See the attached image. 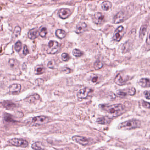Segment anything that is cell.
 Masks as SVG:
<instances>
[{"mask_svg": "<svg viewBox=\"0 0 150 150\" xmlns=\"http://www.w3.org/2000/svg\"><path fill=\"white\" fill-rule=\"evenodd\" d=\"M98 81V77L97 76L93 77L91 79V81L93 83H97Z\"/></svg>", "mask_w": 150, "mask_h": 150, "instance_id": "8d00e7d4", "label": "cell"}, {"mask_svg": "<svg viewBox=\"0 0 150 150\" xmlns=\"http://www.w3.org/2000/svg\"><path fill=\"white\" fill-rule=\"evenodd\" d=\"M92 92V90L88 88H85L80 90L77 94V96L78 98L84 99L87 98L89 93Z\"/></svg>", "mask_w": 150, "mask_h": 150, "instance_id": "9c48e42d", "label": "cell"}, {"mask_svg": "<svg viewBox=\"0 0 150 150\" xmlns=\"http://www.w3.org/2000/svg\"><path fill=\"white\" fill-rule=\"evenodd\" d=\"M40 98V96L39 95L37 94H35L34 95H31L26 98L25 100L30 104H34L36 102H37V101H38Z\"/></svg>", "mask_w": 150, "mask_h": 150, "instance_id": "9a60e30c", "label": "cell"}, {"mask_svg": "<svg viewBox=\"0 0 150 150\" xmlns=\"http://www.w3.org/2000/svg\"><path fill=\"white\" fill-rule=\"evenodd\" d=\"M139 84L143 88L150 87V80L148 79H141L139 81Z\"/></svg>", "mask_w": 150, "mask_h": 150, "instance_id": "ffe728a7", "label": "cell"}, {"mask_svg": "<svg viewBox=\"0 0 150 150\" xmlns=\"http://www.w3.org/2000/svg\"><path fill=\"white\" fill-rule=\"evenodd\" d=\"M124 33V27L123 26H119L115 30L113 37V39L115 41L119 42L122 39Z\"/></svg>", "mask_w": 150, "mask_h": 150, "instance_id": "52a82bcc", "label": "cell"}, {"mask_svg": "<svg viewBox=\"0 0 150 150\" xmlns=\"http://www.w3.org/2000/svg\"><path fill=\"white\" fill-rule=\"evenodd\" d=\"M125 18V15L123 11H120L114 18V23L115 24L121 23L123 22Z\"/></svg>", "mask_w": 150, "mask_h": 150, "instance_id": "5bb4252c", "label": "cell"}, {"mask_svg": "<svg viewBox=\"0 0 150 150\" xmlns=\"http://www.w3.org/2000/svg\"><path fill=\"white\" fill-rule=\"evenodd\" d=\"M55 64V61H54V60H51V61H49L48 64H47V66L49 68L52 69V68H54Z\"/></svg>", "mask_w": 150, "mask_h": 150, "instance_id": "1f68e13d", "label": "cell"}, {"mask_svg": "<svg viewBox=\"0 0 150 150\" xmlns=\"http://www.w3.org/2000/svg\"><path fill=\"white\" fill-rule=\"evenodd\" d=\"M22 42H21L20 41H18L15 44V50H16V51L19 52L20 51L21 49H22Z\"/></svg>", "mask_w": 150, "mask_h": 150, "instance_id": "f546056e", "label": "cell"}, {"mask_svg": "<svg viewBox=\"0 0 150 150\" xmlns=\"http://www.w3.org/2000/svg\"><path fill=\"white\" fill-rule=\"evenodd\" d=\"M73 54L76 57H79L82 56L83 53L78 49H74L73 51Z\"/></svg>", "mask_w": 150, "mask_h": 150, "instance_id": "4316f807", "label": "cell"}, {"mask_svg": "<svg viewBox=\"0 0 150 150\" xmlns=\"http://www.w3.org/2000/svg\"><path fill=\"white\" fill-rule=\"evenodd\" d=\"M147 30V26L146 25H143L141 26L140 30V38L141 39L143 38V37L145 36V34H146V31Z\"/></svg>", "mask_w": 150, "mask_h": 150, "instance_id": "cb8c5ba5", "label": "cell"}, {"mask_svg": "<svg viewBox=\"0 0 150 150\" xmlns=\"http://www.w3.org/2000/svg\"><path fill=\"white\" fill-rule=\"evenodd\" d=\"M21 89V85L19 84H12L9 87V91L13 95H17L20 93Z\"/></svg>", "mask_w": 150, "mask_h": 150, "instance_id": "7c38bea8", "label": "cell"}, {"mask_svg": "<svg viewBox=\"0 0 150 150\" xmlns=\"http://www.w3.org/2000/svg\"><path fill=\"white\" fill-rule=\"evenodd\" d=\"M146 43L147 45H150V31L148 34V36L146 39Z\"/></svg>", "mask_w": 150, "mask_h": 150, "instance_id": "74e56055", "label": "cell"}, {"mask_svg": "<svg viewBox=\"0 0 150 150\" xmlns=\"http://www.w3.org/2000/svg\"><path fill=\"white\" fill-rule=\"evenodd\" d=\"M39 35V32L37 28H34L30 30L28 33L29 38L31 39H35Z\"/></svg>", "mask_w": 150, "mask_h": 150, "instance_id": "2e32d148", "label": "cell"}, {"mask_svg": "<svg viewBox=\"0 0 150 150\" xmlns=\"http://www.w3.org/2000/svg\"><path fill=\"white\" fill-rule=\"evenodd\" d=\"M39 35L41 36V37L44 38L46 36V34H47V30L46 27H41L39 31Z\"/></svg>", "mask_w": 150, "mask_h": 150, "instance_id": "484cf974", "label": "cell"}, {"mask_svg": "<svg viewBox=\"0 0 150 150\" xmlns=\"http://www.w3.org/2000/svg\"><path fill=\"white\" fill-rule=\"evenodd\" d=\"M32 148L34 150H44L45 148L41 142H37L32 145Z\"/></svg>", "mask_w": 150, "mask_h": 150, "instance_id": "7402d4cb", "label": "cell"}, {"mask_svg": "<svg viewBox=\"0 0 150 150\" xmlns=\"http://www.w3.org/2000/svg\"><path fill=\"white\" fill-rule=\"evenodd\" d=\"M144 95H145V97L146 98V99H148V100H150V92L147 91H146L144 92Z\"/></svg>", "mask_w": 150, "mask_h": 150, "instance_id": "e575fe53", "label": "cell"}, {"mask_svg": "<svg viewBox=\"0 0 150 150\" xmlns=\"http://www.w3.org/2000/svg\"><path fill=\"white\" fill-rule=\"evenodd\" d=\"M29 53L28 49L27 48V46L25 45L24 46L23 50V54L24 55H26Z\"/></svg>", "mask_w": 150, "mask_h": 150, "instance_id": "d590c367", "label": "cell"}, {"mask_svg": "<svg viewBox=\"0 0 150 150\" xmlns=\"http://www.w3.org/2000/svg\"><path fill=\"white\" fill-rule=\"evenodd\" d=\"M55 34L58 38L62 39L66 36V33L63 30L58 29L56 31Z\"/></svg>", "mask_w": 150, "mask_h": 150, "instance_id": "603a6c76", "label": "cell"}, {"mask_svg": "<svg viewBox=\"0 0 150 150\" xmlns=\"http://www.w3.org/2000/svg\"><path fill=\"white\" fill-rule=\"evenodd\" d=\"M61 58L63 61L67 62L69 60L70 56H69V55L67 54V53H63L61 55Z\"/></svg>", "mask_w": 150, "mask_h": 150, "instance_id": "4dcf8cb0", "label": "cell"}, {"mask_svg": "<svg viewBox=\"0 0 150 150\" xmlns=\"http://www.w3.org/2000/svg\"><path fill=\"white\" fill-rule=\"evenodd\" d=\"M103 66V64L99 60H97L95 62L94 64V68L96 70H98L99 69H101Z\"/></svg>", "mask_w": 150, "mask_h": 150, "instance_id": "f1b7e54d", "label": "cell"}, {"mask_svg": "<svg viewBox=\"0 0 150 150\" xmlns=\"http://www.w3.org/2000/svg\"><path fill=\"white\" fill-rule=\"evenodd\" d=\"M60 48V45L58 42L51 41L48 43L47 52L48 54H55L59 50Z\"/></svg>", "mask_w": 150, "mask_h": 150, "instance_id": "277c9868", "label": "cell"}, {"mask_svg": "<svg viewBox=\"0 0 150 150\" xmlns=\"http://www.w3.org/2000/svg\"><path fill=\"white\" fill-rule=\"evenodd\" d=\"M45 72V69L43 66H36L35 68V73L36 74H42L44 73Z\"/></svg>", "mask_w": 150, "mask_h": 150, "instance_id": "83f0119b", "label": "cell"}, {"mask_svg": "<svg viewBox=\"0 0 150 150\" xmlns=\"http://www.w3.org/2000/svg\"><path fill=\"white\" fill-rule=\"evenodd\" d=\"M103 108L108 113L113 115V116H116L123 110V106L121 104H113L110 106H106L103 107Z\"/></svg>", "mask_w": 150, "mask_h": 150, "instance_id": "7a4b0ae2", "label": "cell"}, {"mask_svg": "<svg viewBox=\"0 0 150 150\" xmlns=\"http://www.w3.org/2000/svg\"><path fill=\"white\" fill-rule=\"evenodd\" d=\"M5 119L7 121H10V122H11L12 121H13V119H12V118H11L10 117V115H6V116L5 117Z\"/></svg>", "mask_w": 150, "mask_h": 150, "instance_id": "f35d334b", "label": "cell"}, {"mask_svg": "<svg viewBox=\"0 0 150 150\" xmlns=\"http://www.w3.org/2000/svg\"><path fill=\"white\" fill-rule=\"evenodd\" d=\"M21 31V29L19 27L17 26L15 27V29L14 30L13 33V37L14 38H18L20 34Z\"/></svg>", "mask_w": 150, "mask_h": 150, "instance_id": "d4e9b609", "label": "cell"}, {"mask_svg": "<svg viewBox=\"0 0 150 150\" xmlns=\"http://www.w3.org/2000/svg\"><path fill=\"white\" fill-rule=\"evenodd\" d=\"M102 8L104 11H108L112 7V3L109 1H105L102 3Z\"/></svg>", "mask_w": 150, "mask_h": 150, "instance_id": "44dd1931", "label": "cell"}, {"mask_svg": "<svg viewBox=\"0 0 150 150\" xmlns=\"http://www.w3.org/2000/svg\"><path fill=\"white\" fill-rule=\"evenodd\" d=\"M86 23L84 22H81L77 25L76 28V32L77 34H80L82 33L87 28Z\"/></svg>", "mask_w": 150, "mask_h": 150, "instance_id": "d6986e66", "label": "cell"}, {"mask_svg": "<svg viewBox=\"0 0 150 150\" xmlns=\"http://www.w3.org/2000/svg\"><path fill=\"white\" fill-rule=\"evenodd\" d=\"M2 105L4 108L8 110L14 109L16 107V105L12 102L4 100L2 102Z\"/></svg>", "mask_w": 150, "mask_h": 150, "instance_id": "e0dca14e", "label": "cell"}, {"mask_svg": "<svg viewBox=\"0 0 150 150\" xmlns=\"http://www.w3.org/2000/svg\"><path fill=\"white\" fill-rule=\"evenodd\" d=\"M128 80V77H125L120 74H118L115 79L116 84L119 85H124Z\"/></svg>", "mask_w": 150, "mask_h": 150, "instance_id": "4fadbf2b", "label": "cell"}, {"mask_svg": "<svg viewBox=\"0 0 150 150\" xmlns=\"http://www.w3.org/2000/svg\"><path fill=\"white\" fill-rule=\"evenodd\" d=\"M111 122V119L109 117L107 116L97 118V122L102 125H106L109 123Z\"/></svg>", "mask_w": 150, "mask_h": 150, "instance_id": "ac0fdd59", "label": "cell"}, {"mask_svg": "<svg viewBox=\"0 0 150 150\" xmlns=\"http://www.w3.org/2000/svg\"><path fill=\"white\" fill-rule=\"evenodd\" d=\"M9 142L14 146L21 147H27L28 145V142L27 141L22 139L13 138L10 139Z\"/></svg>", "mask_w": 150, "mask_h": 150, "instance_id": "8992f818", "label": "cell"}, {"mask_svg": "<svg viewBox=\"0 0 150 150\" xmlns=\"http://www.w3.org/2000/svg\"><path fill=\"white\" fill-rule=\"evenodd\" d=\"M141 122L139 121L136 119H132L119 124L118 128L119 129L130 130L139 128Z\"/></svg>", "mask_w": 150, "mask_h": 150, "instance_id": "6da1fadb", "label": "cell"}, {"mask_svg": "<svg viewBox=\"0 0 150 150\" xmlns=\"http://www.w3.org/2000/svg\"><path fill=\"white\" fill-rule=\"evenodd\" d=\"M9 64L11 67L14 68L15 66H16L17 64H16V61L14 59H11L10 60Z\"/></svg>", "mask_w": 150, "mask_h": 150, "instance_id": "d6a6232c", "label": "cell"}, {"mask_svg": "<svg viewBox=\"0 0 150 150\" xmlns=\"http://www.w3.org/2000/svg\"><path fill=\"white\" fill-rule=\"evenodd\" d=\"M136 93V90L134 88L125 89V90H119L116 92L117 95L119 97L123 98L126 97L127 95L134 96Z\"/></svg>", "mask_w": 150, "mask_h": 150, "instance_id": "5b68a950", "label": "cell"}, {"mask_svg": "<svg viewBox=\"0 0 150 150\" xmlns=\"http://www.w3.org/2000/svg\"><path fill=\"white\" fill-rule=\"evenodd\" d=\"M0 9H1V7H0Z\"/></svg>", "mask_w": 150, "mask_h": 150, "instance_id": "60d3db41", "label": "cell"}, {"mask_svg": "<svg viewBox=\"0 0 150 150\" xmlns=\"http://www.w3.org/2000/svg\"><path fill=\"white\" fill-rule=\"evenodd\" d=\"M142 106L143 107L147 109H150V103L143 101H142Z\"/></svg>", "mask_w": 150, "mask_h": 150, "instance_id": "836d02e7", "label": "cell"}, {"mask_svg": "<svg viewBox=\"0 0 150 150\" xmlns=\"http://www.w3.org/2000/svg\"><path fill=\"white\" fill-rule=\"evenodd\" d=\"M1 74H2V71L0 70V76L1 75Z\"/></svg>", "mask_w": 150, "mask_h": 150, "instance_id": "ab89813d", "label": "cell"}, {"mask_svg": "<svg viewBox=\"0 0 150 150\" xmlns=\"http://www.w3.org/2000/svg\"><path fill=\"white\" fill-rule=\"evenodd\" d=\"M72 139L75 142L82 145V146H86L89 143V139L85 137L80 136H74L72 137Z\"/></svg>", "mask_w": 150, "mask_h": 150, "instance_id": "ba28073f", "label": "cell"}, {"mask_svg": "<svg viewBox=\"0 0 150 150\" xmlns=\"http://www.w3.org/2000/svg\"><path fill=\"white\" fill-rule=\"evenodd\" d=\"M104 16L101 12H97L93 18V22L96 24H101L104 21Z\"/></svg>", "mask_w": 150, "mask_h": 150, "instance_id": "30bf717a", "label": "cell"}, {"mask_svg": "<svg viewBox=\"0 0 150 150\" xmlns=\"http://www.w3.org/2000/svg\"><path fill=\"white\" fill-rule=\"evenodd\" d=\"M71 11L68 8H63L58 11V15L62 19H66L71 14Z\"/></svg>", "mask_w": 150, "mask_h": 150, "instance_id": "8fae6325", "label": "cell"}, {"mask_svg": "<svg viewBox=\"0 0 150 150\" xmlns=\"http://www.w3.org/2000/svg\"><path fill=\"white\" fill-rule=\"evenodd\" d=\"M50 119L48 117L41 115L39 116L35 117L32 119L31 121L32 126H40L45 124L49 122Z\"/></svg>", "mask_w": 150, "mask_h": 150, "instance_id": "3957f363", "label": "cell"}]
</instances>
